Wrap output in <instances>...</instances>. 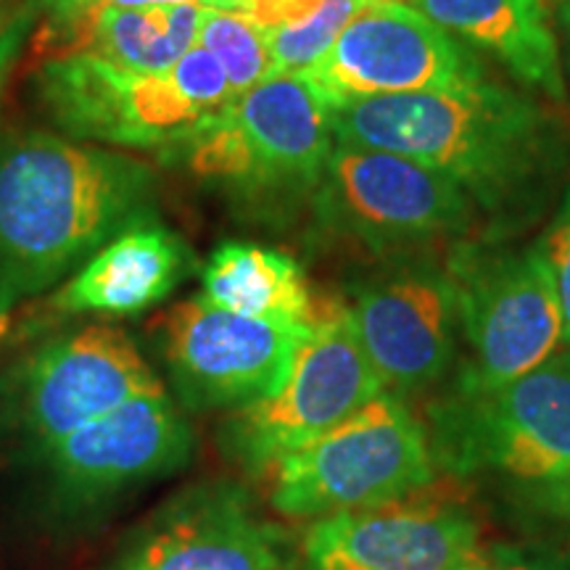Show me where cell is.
<instances>
[{
	"label": "cell",
	"mask_w": 570,
	"mask_h": 570,
	"mask_svg": "<svg viewBox=\"0 0 570 570\" xmlns=\"http://www.w3.org/2000/svg\"><path fill=\"white\" fill-rule=\"evenodd\" d=\"M473 362L462 391H491L550 360L562 344L558 291L539 244L452 262Z\"/></svg>",
	"instance_id": "cell-10"
},
{
	"label": "cell",
	"mask_w": 570,
	"mask_h": 570,
	"mask_svg": "<svg viewBox=\"0 0 570 570\" xmlns=\"http://www.w3.org/2000/svg\"><path fill=\"white\" fill-rule=\"evenodd\" d=\"M27 24H30V11H21L9 19L0 17V92H3L6 71H9L13 56L19 51L21 35H24Z\"/></svg>",
	"instance_id": "cell-28"
},
{
	"label": "cell",
	"mask_w": 570,
	"mask_h": 570,
	"mask_svg": "<svg viewBox=\"0 0 570 570\" xmlns=\"http://www.w3.org/2000/svg\"><path fill=\"white\" fill-rule=\"evenodd\" d=\"M169 77H173L177 88L183 90V96L188 98L204 117L223 111L235 98L223 63L214 59L204 46L190 48V51L169 69Z\"/></svg>",
	"instance_id": "cell-23"
},
{
	"label": "cell",
	"mask_w": 570,
	"mask_h": 570,
	"mask_svg": "<svg viewBox=\"0 0 570 570\" xmlns=\"http://www.w3.org/2000/svg\"><path fill=\"white\" fill-rule=\"evenodd\" d=\"M167 391L125 331L85 325L35 348L6 383V423L21 454L69 436L130 399Z\"/></svg>",
	"instance_id": "cell-9"
},
{
	"label": "cell",
	"mask_w": 570,
	"mask_h": 570,
	"mask_svg": "<svg viewBox=\"0 0 570 570\" xmlns=\"http://www.w3.org/2000/svg\"><path fill=\"white\" fill-rule=\"evenodd\" d=\"M40 101L71 138L130 148H169L204 117L169 71L138 75L96 53L48 59L38 75Z\"/></svg>",
	"instance_id": "cell-15"
},
{
	"label": "cell",
	"mask_w": 570,
	"mask_h": 570,
	"mask_svg": "<svg viewBox=\"0 0 570 570\" xmlns=\"http://www.w3.org/2000/svg\"><path fill=\"white\" fill-rule=\"evenodd\" d=\"M452 570H497V568H494V562H491L489 552L479 550V552L470 554L468 560H462L460 566H458V568H452Z\"/></svg>",
	"instance_id": "cell-30"
},
{
	"label": "cell",
	"mask_w": 570,
	"mask_h": 570,
	"mask_svg": "<svg viewBox=\"0 0 570 570\" xmlns=\"http://www.w3.org/2000/svg\"><path fill=\"white\" fill-rule=\"evenodd\" d=\"M317 223L375 254L417 252L470 223L468 190L407 156L333 146L312 194Z\"/></svg>",
	"instance_id": "cell-8"
},
{
	"label": "cell",
	"mask_w": 570,
	"mask_h": 570,
	"mask_svg": "<svg viewBox=\"0 0 570 570\" xmlns=\"http://www.w3.org/2000/svg\"><path fill=\"white\" fill-rule=\"evenodd\" d=\"M452 38L481 48L508 67L518 80L562 98L560 53L547 0H412Z\"/></svg>",
	"instance_id": "cell-19"
},
{
	"label": "cell",
	"mask_w": 570,
	"mask_h": 570,
	"mask_svg": "<svg viewBox=\"0 0 570 570\" xmlns=\"http://www.w3.org/2000/svg\"><path fill=\"white\" fill-rule=\"evenodd\" d=\"M377 0H323L309 17L265 35L275 75H296L323 59L338 35Z\"/></svg>",
	"instance_id": "cell-22"
},
{
	"label": "cell",
	"mask_w": 570,
	"mask_h": 570,
	"mask_svg": "<svg viewBox=\"0 0 570 570\" xmlns=\"http://www.w3.org/2000/svg\"><path fill=\"white\" fill-rule=\"evenodd\" d=\"M194 269L180 235L146 219L114 235L53 296L63 315L130 317L164 302Z\"/></svg>",
	"instance_id": "cell-17"
},
{
	"label": "cell",
	"mask_w": 570,
	"mask_h": 570,
	"mask_svg": "<svg viewBox=\"0 0 570 570\" xmlns=\"http://www.w3.org/2000/svg\"><path fill=\"white\" fill-rule=\"evenodd\" d=\"M489 558L497 570H570V560L541 547H497Z\"/></svg>",
	"instance_id": "cell-27"
},
{
	"label": "cell",
	"mask_w": 570,
	"mask_h": 570,
	"mask_svg": "<svg viewBox=\"0 0 570 570\" xmlns=\"http://www.w3.org/2000/svg\"><path fill=\"white\" fill-rule=\"evenodd\" d=\"M202 296L238 315L291 325H312L317 306L294 256L248 240L214 248L202 273Z\"/></svg>",
	"instance_id": "cell-20"
},
{
	"label": "cell",
	"mask_w": 570,
	"mask_h": 570,
	"mask_svg": "<svg viewBox=\"0 0 570 570\" xmlns=\"http://www.w3.org/2000/svg\"><path fill=\"white\" fill-rule=\"evenodd\" d=\"M309 325L269 323L196 298L164 320V362L177 404L188 412H235L275 394Z\"/></svg>",
	"instance_id": "cell-11"
},
{
	"label": "cell",
	"mask_w": 570,
	"mask_h": 570,
	"mask_svg": "<svg viewBox=\"0 0 570 570\" xmlns=\"http://www.w3.org/2000/svg\"><path fill=\"white\" fill-rule=\"evenodd\" d=\"M333 146L325 98L304 75H273L164 151L254 212H277L315 194Z\"/></svg>",
	"instance_id": "cell-3"
},
{
	"label": "cell",
	"mask_w": 570,
	"mask_h": 570,
	"mask_svg": "<svg viewBox=\"0 0 570 570\" xmlns=\"http://www.w3.org/2000/svg\"><path fill=\"white\" fill-rule=\"evenodd\" d=\"M202 6H142V9H92L63 21H48L35 51L46 59L96 53L138 75H164L198 46Z\"/></svg>",
	"instance_id": "cell-18"
},
{
	"label": "cell",
	"mask_w": 570,
	"mask_h": 570,
	"mask_svg": "<svg viewBox=\"0 0 570 570\" xmlns=\"http://www.w3.org/2000/svg\"><path fill=\"white\" fill-rule=\"evenodd\" d=\"M383 389L356 338L348 306L325 298L298 346L283 386L259 402L227 412L219 449L252 479L269 475L309 441L323 436Z\"/></svg>",
	"instance_id": "cell-6"
},
{
	"label": "cell",
	"mask_w": 570,
	"mask_h": 570,
	"mask_svg": "<svg viewBox=\"0 0 570 570\" xmlns=\"http://www.w3.org/2000/svg\"><path fill=\"white\" fill-rule=\"evenodd\" d=\"M529 489L531 502L537 508L552 512L562 520H570V481H554L541 483V487H525Z\"/></svg>",
	"instance_id": "cell-29"
},
{
	"label": "cell",
	"mask_w": 570,
	"mask_h": 570,
	"mask_svg": "<svg viewBox=\"0 0 570 570\" xmlns=\"http://www.w3.org/2000/svg\"><path fill=\"white\" fill-rule=\"evenodd\" d=\"M194 452V425L169 391H159L21 458L42 518L69 529L101 520L140 489L180 473Z\"/></svg>",
	"instance_id": "cell-4"
},
{
	"label": "cell",
	"mask_w": 570,
	"mask_h": 570,
	"mask_svg": "<svg viewBox=\"0 0 570 570\" xmlns=\"http://www.w3.org/2000/svg\"><path fill=\"white\" fill-rule=\"evenodd\" d=\"M539 248L552 273L554 291H558L562 338H566V344H570V190L562 198L550 230L539 240Z\"/></svg>",
	"instance_id": "cell-24"
},
{
	"label": "cell",
	"mask_w": 570,
	"mask_h": 570,
	"mask_svg": "<svg viewBox=\"0 0 570 570\" xmlns=\"http://www.w3.org/2000/svg\"><path fill=\"white\" fill-rule=\"evenodd\" d=\"M154 204L146 161L46 130L0 135V331L114 235L154 219Z\"/></svg>",
	"instance_id": "cell-1"
},
{
	"label": "cell",
	"mask_w": 570,
	"mask_h": 570,
	"mask_svg": "<svg viewBox=\"0 0 570 570\" xmlns=\"http://www.w3.org/2000/svg\"><path fill=\"white\" fill-rule=\"evenodd\" d=\"M323 0H246L244 13L262 32L281 30L309 17Z\"/></svg>",
	"instance_id": "cell-26"
},
{
	"label": "cell",
	"mask_w": 570,
	"mask_h": 570,
	"mask_svg": "<svg viewBox=\"0 0 570 570\" xmlns=\"http://www.w3.org/2000/svg\"><path fill=\"white\" fill-rule=\"evenodd\" d=\"M38 3L48 11V21H63L92 9H142V6H177V3H196L202 6V9L244 13L246 0H38Z\"/></svg>",
	"instance_id": "cell-25"
},
{
	"label": "cell",
	"mask_w": 570,
	"mask_h": 570,
	"mask_svg": "<svg viewBox=\"0 0 570 570\" xmlns=\"http://www.w3.org/2000/svg\"><path fill=\"white\" fill-rule=\"evenodd\" d=\"M331 127L341 146L407 156L487 206L550 175L560 151L550 119L529 98L483 80L346 101L331 109Z\"/></svg>",
	"instance_id": "cell-2"
},
{
	"label": "cell",
	"mask_w": 570,
	"mask_h": 570,
	"mask_svg": "<svg viewBox=\"0 0 570 570\" xmlns=\"http://www.w3.org/2000/svg\"><path fill=\"white\" fill-rule=\"evenodd\" d=\"M288 541L233 481L177 491L122 541L106 570H291Z\"/></svg>",
	"instance_id": "cell-14"
},
{
	"label": "cell",
	"mask_w": 570,
	"mask_h": 570,
	"mask_svg": "<svg viewBox=\"0 0 570 570\" xmlns=\"http://www.w3.org/2000/svg\"><path fill=\"white\" fill-rule=\"evenodd\" d=\"M479 550L468 510L410 494L312 520L302 570H452Z\"/></svg>",
	"instance_id": "cell-16"
},
{
	"label": "cell",
	"mask_w": 570,
	"mask_h": 570,
	"mask_svg": "<svg viewBox=\"0 0 570 570\" xmlns=\"http://www.w3.org/2000/svg\"><path fill=\"white\" fill-rule=\"evenodd\" d=\"M325 104L452 88L481 80L479 59L407 3H375L356 17L315 67L296 71Z\"/></svg>",
	"instance_id": "cell-13"
},
{
	"label": "cell",
	"mask_w": 570,
	"mask_h": 570,
	"mask_svg": "<svg viewBox=\"0 0 570 570\" xmlns=\"http://www.w3.org/2000/svg\"><path fill=\"white\" fill-rule=\"evenodd\" d=\"M198 46L223 63L233 96H240L275 75L265 35L246 13L206 9Z\"/></svg>",
	"instance_id": "cell-21"
},
{
	"label": "cell",
	"mask_w": 570,
	"mask_h": 570,
	"mask_svg": "<svg viewBox=\"0 0 570 570\" xmlns=\"http://www.w3.org/2000/svg\"><path fill=\"white\" fill-rule=\"evenodd\" d=\"M431 452L454 473H499L520 487L570 481V352L491 391L433 410Z\"/></svg>",
	"instance_id": "cell-7"
},
{
	"label": "cell",
	"mask_w": 570,
	"mask_h": 570,
	"mask_svg": "<svg viewBox=\"0 0 570 570\" xmlns=\"http://www.w3.org/2000/svg\"><path fill=\"white\" fill-rule=\"evenodd\" d=\"M356 338L383 389L396 396L431 389L458 354L460 291L452 269L396 259L352 288Z\"/></svg>",
	"instance_id": "cell-12"
},
{
	"label": "cell",
	"mask_w": 570,
	"mask_h": 570,
	"mask_svg": "<svg viewBox=\"0 0 570 570\" xmlns=\"http://www.w3.org/2000/svg\"><path fill=\"white\" fill-rule=\"evenodd\" d=\"M423 423L402 396L381 391L273 470L275 512L317 520L417 494L433 481Z\"/></svg>",
	"instance_id": "cell-5"
}]
</instances>
